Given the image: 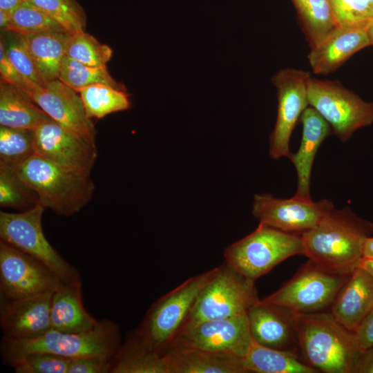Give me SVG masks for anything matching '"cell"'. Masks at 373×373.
Instances as JSON below:
<instances>
[{"label":"cell","mask_w":373,"mask_h":373,"mask_svg":"<svg viewBox=\"0 0 373 373\" xmlns=\"http://www.w3.org/2000/svg\"><path fill=\"white\" fill-rule=\"evenodd\" d=\"M373 223L349 207L334 208L310 230L301 234L305 256L327 271L350 275L358 267Z\"/></svg>","instance_id":"obj_1"},{"label":"cell","mask_w":373,"mask_h":373,"mask_svg":"<svg viewBox=\"0 0 373 373\" xmlns=\"http://www.w3.org/2000/svg\"><path fill=\"white\" fill-rule=\"evenodd\" d=\"M298 355L318 372L353 373L360 353L355 334L329 312L298 313Z\"/></svg>","instance_id":"obj_2"},{"label":"cell","mask_w":373,"mask_h":373,"mask_svg":"<svg viewBox=\"0 0 373 373\" xmlns=\"http://www.w3.org/2000/svg\"><path fill=\"white\" fill-rule=\"evenodd\" d=\"M121 347L119 326L110 320L98 321L91 329L77 333L53 329L33 339L2 338L1 354L11 366L21 357L33 352H48L68 358L93 356L113 361Z\"/></svg>","instance_id":"obj_3"},{"label":"cell","mask_w":373,"mask_h":373,"mask_svg":"<svg viewBox=\"0 0 373 373\" xmlns=\"http://www.w3.org/2000/svg\"><path fill=\"white\" fill-rule=\"evenodd\" d=\"M216 271V267L190 277L157 299L130 336L145 347L164 353L182 331L200 291Z\"/></svg>","instance_id":"obj_4"},{"label":"cell","mask_w":373,"mask_h":373,"mask_svg":"<svg viewBox=\"0 0 373 373\" xmlns=\"http://www.w3.org/2000/svg\"><path fill=\"white\" fill-rule=\"evenodd\" d=\"M11 166L37 193L39 204L57 215L79 212L93 197L95 185L90 176L70 172L40 155Z\"/></svg>","instance_id":"obj_5"},{"label":"cell","mask_w":373,"mask_h":373,"mask_svg":"<svg viewBox=\"0 0 373 373\" xmlns=\"http://www.w3.org/2000/svg\"><path fill=\"white\" fill-rule=\"evenodd\" d=\"M301 235L259 223L250 234L224 251L225 262L247 278L256 281L295 255H304Z\"/></svg>","instance_id":"obj_6"},{"label":"cell","mask_w":373,"mask_h":373,"mask_svg":"<svg viewBox=\"0 0 373 373\" xmlns=\"http://www.w3.org/2000/svg\"><path fill=\"white\" fill-rule=\"evenodd\" d=\"M258 300L255 282L224 262L200 291L182 331L204 321L246 313Z\"/></svg>","instance_id":"obj_7"},{"label":"cell","mask_w":373,"mask_h":373,"mask_svg":"<svg viewBox=\"0 0 373 373\" xmlns=\"http://www.w3.org/2000/svg\"><path fill=\"white\" fill-rule=\"evenodd\" d=\"M46 209L37 204L19 213L0 211V240L39 260L63 283L79 281L78 270L65 260L47 240L42 229Z\"/></svg>","instance_id":"obj_8"},{"label":"cell","mask_w":373,"mask_h":373,"mask_svg":"<svg viewBox=\"0 0 373 373\" xmlns=\"http://www.w3.org/2000/svg\"><path fill=\"white\" fill-rule=\"evenodd\" d=\"M307 91L309 106L322 115L343 142L356 130L373 123V102L363 100L338 80L311 77Z\"/></svg>","instance_id":"obj_9"},{"label":"cell","mask_w":373,"mask_h":373,"mask_svg":"<svg viewBox=\"0 0 373 373\" xmlns=\"http://www.w3.org/2000/svg\"><path fill=\"white\" fill-rule=\"evenodd\" d=\"M351 274L327 271L309 260L291 279L262 300L299 314L326 312Z\"/></svg>","instance_id":"obj_10"},{"label":"cell","mask_w":373,"mask_h":373,"mask_svg":"<svg viewBox=\"0 0 373 373\" xmlns=\"http://www.w3.org/2000/svg\"><path fill=\"white\" fill-rule=\"evenodd\" d=\"M310 73L286 68L271 78L276 88L278 108L274 128L269 137V155L272 159L289 158V142L294 127L309 106L308 82Z\"/></svg>","instance_id":"obj_11"},{"label":"cell","mask_w":373,"mask_h":373,"mask_svg":"<svg viewBox=\"0 0 373 373\" xmlns=\"http://www.w3.org/2000/svg\"><path fill=\"white\" fill-rule=\"evenodd\" d=\"M62 283L39 260L0 240L1 300L51 293Z\"/></svg>","instance_id":"obj_12"},{"label":"cell","mask_w":373,"mask_h":373,"mask_svg":"<svg viewBox=\"0 0 373 373\" xmlns=\"http://www.w3.org/2000/svg\"><path fill=\"white\" fill-rule=\"evenodd\" d=\"M36 155L74 173L90 176L97 157L95 142L81 137L49 118L35 130Z\"/></svg>","instance_id":"obj_13"},{"label":"cell","mask_w":373,"mask_h":373,"mask_svg":"<svg viewBox=\"0 0 373 373\" xmlns=\"http://www.w3.org/2000/svg\"><path fill=\"white\" fill-rule=\"evenodd\" d=\"M334 208L333 203L325 199L314 202L296 195L283 199L263 193L254 195L252 213L259 223L301 235L314 227Z\"/></svg>","instance_id":"obj_14"},{"label":"cell","mask_w":373,"mask_h":373,"mask_svg":"<svg viewBox=\"0 0 373 373\" xmlns=\"http://www.w3.org/2000/svg\"><path fill=\"white\" fill-rule=\"evenodd\" d=\"M252 341L246 312L227 318L204 321L186 328L171 347H190L243 357Z\"/></svg>","instance_id":"obj_15"},{"label":"cell","mask_w":373,"mask_h":373,"mask_svg":"<svg viewBox=\"0 0 373 373\" xmlns=\"http://www.w3.org/2000/svg\"><path fill=\"white\" fill-rule=\"evenodd\" d=\"M247 314L254 341L267 347L298 354L297 312L259 299Z\"/></svg>","instance_id":"obj_16"},{"label":"cell","mask_w":373,"mask_h":373,"mask_svg":"<svg viewBox=\"0 0 373 373\" xmlns=\"http://www.w3.org/2000/svg\"><path fill=\"white\" fill-rule=\"evenodd\" d=\"M29 96L51 119L74 133L95 142L96 130L81 97L59 79L37 87Z\"/></svg>","instance_id":"obj_17"},{"label":"cell","mask_w":373,"mask_h":373,"mask_svg":"<svg viewBox=\"0 0 373 373\" xmlns=\"http://www.w3.org/2000/svg\"><path fill=\"white\" fill-rule=\"evenodd\" d=\"M52 293L1 300L0 325L3 337L33 339L50 331L52 329L50 303Z\"/></svg>","instance_id":"obj_18"},{"label":"cell","mask_w":373,"mask_h":373,"mask_svg":"<svg viewBox=\"0 0 373 373\" xmlns=\"http://www.w3.org/2000/svg\"><path fill=\"white\" fill-rule=\"evenodd\" d=\"M370 46L366 29L338 26L321 43L311 48L307 56L309 64L314 73L326 75Z\"/></svg>","instance_id":"obj_19"},{"label":"cell","mask_w":373,"mask_h":373,"mask_svg":"<svg viewBox=\"0 0 373 373\" xmlns=\"http://www.w3.org/2000/svg\"><path fill=\"white\" fill-rule=\"evenodd\" d=\"M300 121L303 126L300 144L297 152L291 153L289 159L297 173L294 195L310 199L311 172L316 153L323 142L333 133L329 123L310 106L303 112Z\"/></svg>","instance_id":"obj_20"},{"label":"cell","mask_w":373,"mask_h":373,"mask_svg":"<svg viewBox=\"0 0 373 373\" xmlns=\"http://www.w3.org/2000/svg\"><path fill=\"white\" fill-rule=\"evenodd\" d=\"M372 309L373 277L358 267L339 290L329 312L337 321L354 332Z\"/></svg>","instance_id":"obj_21"},{"label":"cell","mask_w":373,"mask_h":373,"mask_svg":"<svg viewBox=\"0 0 373 373\" xmlns=\"http://www.w3.org/2000/svg\"><path fill=\"white\" fill-rule=\"evenodd\" d=\"M164 354L170 373H246L243 357L233 354L178 345Z\"/></svg>","instance_id":"obj_22"},{"label":"cell","mask_w":373,"mask_h":373,"mask_svg":"<svg viewBox=\"0 0 373 373\" xmlns=\"http://www.w3.org/2000/svg\"><path fill=\"white\" fill-rule=\"evenodd\" d=\"M50 321L52 329L68 333L86 332L97 324L84 306L81 280L62 283L53 291Z\"/></svg>","instance_id":"obj_23"},{"label":"cell","mask_w":373,"mask_h":373,"mask_svg":"<svg viewBox=\"0 0 373 373\" xmlns=\"http://www.w3.org/2000/svg\"><path fill=\"white\" fill-rule=\"evenodd\" d=\"M49 118L25 91L1 81L0 125L35 130Z\"/></svg>","instance_id":"obj_24"},{"label":"cell","mask_w":373,"mask_h":373,"mask_svg":"<svg viewBox=\"0 0 373 373\" xmlns=\"http://www.w3.org/2000/svg\"><path fill=\"white\" fill-rule=\"evenodd\" d=\"M246 373H316L294 352L263 346L252 341L243 356Z\"/></svg>","instance_id":"obj_25"},{"label":"cell","mask_w":373,"mask_h":373,"mask_svg":"<svg viewBox=\"0 0 373 373\" xmlns=\"http://www.w3.org/2000/svg\"><path fill=\"white\" fill-rule=\"evenodd\" d=\"M68 34L46 32L23 36L41 74L48 82L59 79Z\"/></svg>","instance_id":"obj_26"},{"label":"cell","mask_w":373,"mask_h":373,"mask_svg":"<svg viewBox=\"0 0 373 373\" xmlns=\"http://www.w3.org/2000/svg\"><path fill=\"white\" fill-rule=\"evenodd\" d=\"M305 38L312 48L338 26L329 0H291Z\"/></svg>","instance_id":"obj_27"},{"label":"cell","mask_w":373,"mask_h":373,"mask_svg":"<svg viewBox=\"0 0 373 373\" xmlns=\"http://www.w3.org/2000/svg\"><path fill=\"white\" fill-rule=\"evenodd\" d=\"M113 373H170L164 353L142 345L131 336L113 361Z\"/></svg>","instance_id":"obj_28"},{"label":"cell","mask_w":373,"mask_h":373,"mask_svg":"<svg viewBox=\"0 0 373 373\" xmlns=\"http://www.w3.org/2000/svg\"><path fill=\"white\" fill-rule=\"evenodd\" d=\"M89 118H102L112 113L128 110L131 106L129 95L125 87L117 88L98 83L78 91Z\"/></svg>","instance_id":"obj_29"},{"label":"cell","mask_w":373,"mask_h":373,"mask_svg":"<svg viewBox=\"0 0 373 373\" xmlns=\"http://www.w3.org/2000/svg\"><path fill=\"white\" fill-rule=\"evenodd\" d=\"M39 198L30 186L10 165L0 162V205L26 211L39 204Z\"/></svg>","instance_id":"obj_30"},{"label":"cell","mask_w":373,"mask_h":373,"mask_svg":"<svg viewBox=\"0 0 373 373\" xmlns=\"http://www.w3.org/2000/svg\"><path fill=\"white\" fill-rule=\"evenodd\" d=\"M36 155L35 130L0 126V162L21 164Z\"/></svg>","instance_id":"obj_31"},{"label":"cell","mask_w":373,"mask_h":373,"mask_svg":"<svg viewBox=\"0 0 373 373\" xmlns=\"http://www.w3.org/2000/svg\"><path fill=\"white\" fill-rule=\"evenodd\" d=\"M5 30L22 36L46 32H67L57 21L29 1L12 12L11 20Z\"/></svg>","instance_id":"obj_32"},{"label":"cell","mask_w":373,"mask_h":373,"mask_svg":"<svg viewBox=\"0 0 373 373\" xmlns=\"http://www.w3.org/2000/svg\"><path fill=\"white\" fill-rule=\"evenodd\" d=\"M59 79L78 92L92 84L102 83L117 88L124 87L117 83L105 67H93L85 65L67 55L62 61Z\"/></svg>","instance_id":"obj_33"},{"label":"cell","mask_w":373,"mask_h":373,"mask_svg":"<svg viewBox=\"0 0 373 373\" xmlns=\"http://www.w3.org/2000/svg\"><path fill=\"white\" fill-rule=\"evenodd\" d=\"M113 55L112 49L84 31L68 34L66 55L89 66L105 67Z\"/></svg>","instance_id":"obj_34"},{"label":"cell","mask_w":373,"mask_h":373,"mask_svg":"<svg viewBox=\"0 0 373 373\" xmlns=\"http://www.w3.org/2000/svg\"><path fill=\"white\" fill-rule=\"evenodd\" d=\"M340 26L367 29L373 22V0H329Z\"/></svg>","instance_id":"obj_35"},{"label":"cell","mask_w":373,"mask_h":373,"mask_svg":"<svg viewBox=\"0 0 373 373\" xmlns=\"http://www.w3.org/2000/svg\"><path fill=\"white\" fill-rule=\"evenodd\" d=\"M5 48L10 61L30 84L38 87L48 84L22 35L10 39Z\"/></svg>","instance_id":"obj_36"},{"label":"cell","mask_w":373,"mask_h":373,"mask_svg":"<svg viewBox=\"0 0 373 373\" xmlns=\"http://www.w3.org/2000/svg\"><path fill=\"white\" fill-rule=\"evenodd\" d=\"M57 21L68 33L84 31V18L73 0H28Z\"/></svg>","instance_id":"obj_37"},{"label":"cell","mask_w":373,"mask_h":373,"mask_svg":"<svg viewBox=\"0 0 373 373\" xmlns=\"http://www.w3.org/2000/svg\"><path fill=\"white\" fill-rule=\"evenodd\" d=\"M70 358L48 353L33 352L12 363L17 373H67Z\"/></svg>","instance_id":"obj_38"},{"label":"cell","mask_w":373,"mask_h":373,"mask_svg":"<svg viewBox=\"0 0 373 373\" xmlns=\"http://www.w3.org/2000/svg\"><path fill=\"white\" fill-rule=\"evenodd\" d=\"M0 73L1 81L21 88L28 95L38 87L30 84L14 66L6 55L2 40L0 42Z\"/></svg>","instance_id":"obj_39"},{"label":"cell","mask_w":373,"mask_h":373,"mask_svg":"<svg viewBox=\"0 0 373 373\" xmlns=\"http://www.w3.org/2000/svg\"><path fill=\"white\" fill-rule=\"evenodd\" d=\"M113 361L93 356L70 358L67 373L111 372Z\"/></svg>","instance_id":"obj_40"},{"label":"cell","mask_w":373,"mask_h":373,"mask_svg":"<svg viewBox=\"0 0 373 373\" xmlns=\"http://www.w3.org/2000/svg\"><path fill=\"white\" fill-rule=\"evenodd\" d=\"M354 332L360 350L373 345V309L361 322Z\"/></svg>","instance_id":"obj_41"},{"label":"cell","mask_w":373,"mask_h":373,"mask_svg":"<svg viewBox=\"0 0 373 373\" xmlns=\"http://www.w3.org/2000/svg\"><path fill=\"white\" fill-rule=\"evenodd\" d=\"M353 373H373V345L360 351Z\"/></svg>","instance_id":"obj_42"},{"label":"cell","mask_w":373,"mask_h":373,"mask_svg":"<svg viewBox=\"0 0 373 373\" xmlns=\"http://www.w3.org/2000/svg\"><path fill=\"white\" fill-rule=\"evenodd\" d=\"M28 0H0V10L12 12Z\"/></svg>","instance_id":"obj_43"},{"label":"cell","mask_w":373,"mask_h":373,"mask_svg":"<svg viewBox=\"0 0 373 373\" xmlns=\"http://www.w3.org/2000/svg\"><path fill=\"white\" fill-rule=\"evenodd\" d=\"M363 257L373 258V237H368L363 245Z\"/></svg>","instance_id":"obj_44"},{"label":"cell","mask_w":373,"mask_h":373,"mask_svg":"<svg viewBox=\"0 0 373 373\" xmlns=\"http://www.w3.org/2000/svg\"><path fill=\"white\" fill-rule=\"evenodd\" d=\"M358 267L363 269L373 277V258L363 257Z\"/></svg>","instance_id":"obj_45"},{"label":"cell","mask_w":373,"mask_h":373,"mask_svg":"<svg viewBox=\"0 0 373 373\" xmlns=\"http://www.w3.org/2000/svg\"><path fill=\"white\" fill-rule=\"evenodd\" d=\"M12 17V12L0 10V26L5 30Z\"/></svg>","instance_id":"obj_46"},{"label":"cell","mask_w":373,"mask_h":373,"mask_svg":"<svg viewBox=\"0 0 373 373\" xmlns=\"http://www.w3.org/2000/svg\"><path fill=\"white\" fill-rule=\"evenodd\" d=\"M371 46H373V22L366 29Z\"/></svg>","instance_id":"obj_47"}]
</instances>
